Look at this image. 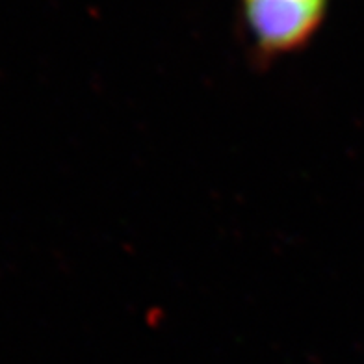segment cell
Returning a JSON list of instances; mask_svg holds the SVG:
<instances>
[{"mask_svg":"<svg viewBox=\"0 0 364 364\" xmlns=\"http://www.w3.org/2000/svg\"><path fill=\"white\" fill-rule=\"evenodd\" d=\"M327 10V0H244L255 45L264 54H284L307 43Z\"/></svg>","mask_w":364,"mask_h":364,"instance_id":"cell-1","label":"cell"}]
</instances>
